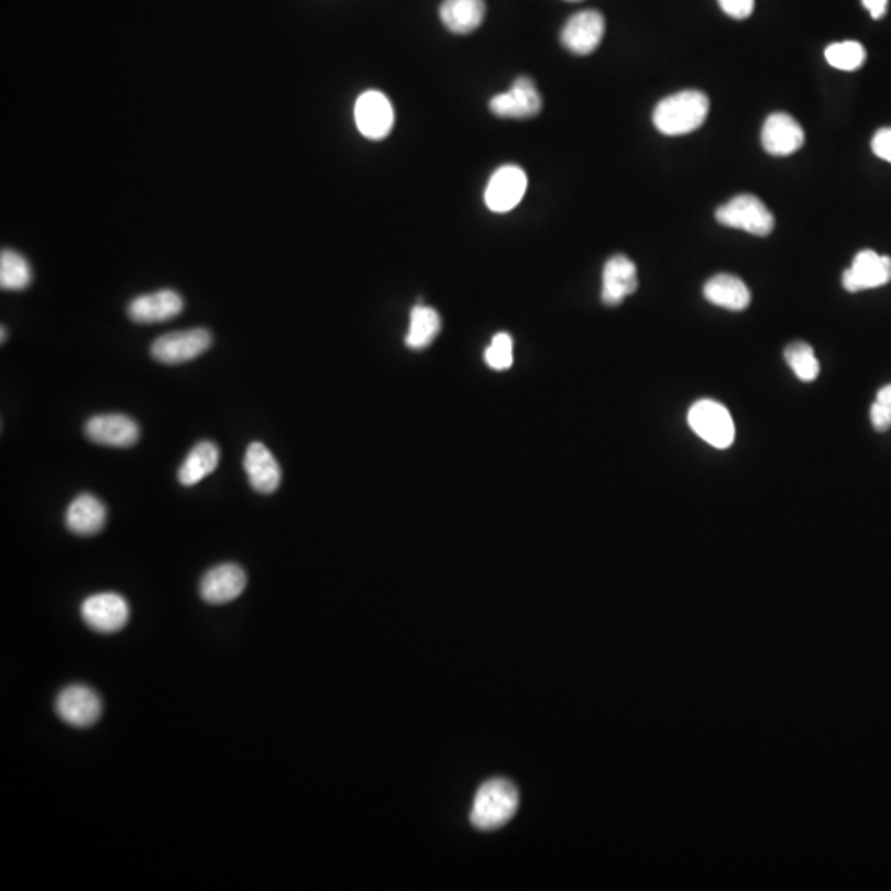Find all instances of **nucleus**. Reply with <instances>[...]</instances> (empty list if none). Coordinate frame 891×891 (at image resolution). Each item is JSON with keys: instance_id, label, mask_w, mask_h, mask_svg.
I'll return each instance as SVG.
<instances>
[{"instance_id": "obj_1", "label": "nucleus", "mask_w": 891, "mask_h": 891, "mask_svg": "<svg viewBox=\"0 0 891 891\" xmlns=\"http://www.w3.org/2000/svg\"><path fill=\"white\" fill-rule=\"evenodd\" d=\"M710 101L696 89L667 96L653 109L652 121L663 135H683L696 131L708 116Z\"/></svg>"}, {"instance_id": "obj_2", "label": "nucleus", "mask_w": 891, "mask_h": 891, "mask_svg": "<svg viewBox=\"0 0 891 891\" xmlns=\"http://www.w3.org/2000/svg\"><path fill=\"white\" fill-rule=\"evenodd\" d=\"M517 809V788L507 779H491L475 794L471 822L479 831H494L507 824Z\"/></svg>"}, {"instance_id": "obj_3", "label": "nucleus", "mask_w": 891, "mask_h": 891, "mask_svg": "<svg viewBox=\"0 0 891 891\" xmlns=\"http://www.w3.org/2000/svg\"><path fill=\"white\" fill-rule=\"evenodd\" d=\"M716 221L756 237H768L774 230V217L755 195H736L716 210Z\"/></svg>"}, {"instance_id": "obj_4", "label": "nucleus", "mask_w": 891, "mask_h": 891, "mask_svg": "<svg viewBox=\"0 0 891 891\" xmlns=\"http://www.w3.org/2000/svg\"><path fill=\"white\" fill-rule=\"evenodd\" d=\"M689 425L698 438L716 449L735 441V422L725 406L713 399H700L689 411Z\"/></svg>"}, {"instance_id": "obj_5", "label": "nucleus", "mask_w": 891, "mask_h": 891, "mask_svg": "<svg viewBox=\"0 0 891 891\" xmlns=\"http://www.w3.org/2000/svg\"><path fill=\"white\" fill-rule=\"evenodd\" d=\"M211 333L204 327L197 329L178 330L157 337L152 343L151 353L157 362L165 365H178L190 362L210 349Z\"/></svg>"}, {"instance_id": "obj_6", "label": "nucleus", "mask_w": 891, "mask_h": 891, "mask_svg": "<svg viewBox=\"0 0 891 891\" xmlns=\"http://www.w3.org/2000/svg\"><path fill=\"white\" fill-rule=\"evenodd\" d=\"M82 620L99 634H114L129 620V604L118 593H96L82 601Z\"/></svg>"}, {"instance_id": "obj_7", "label": "nucleus", "mask_w": 891, "mask_h": 891, "mask_svg": "<svg viewBox=\"0 0 891 891\" xmlns=\"http://www.w3.org/2000/svg\"><path fill=\"white\" fill-rule=\"evenodd\" d=\"M56 715L75 728H88L101 716L102 705L98 693L88 685L65 686L55 700Z\"/></svg>"}, {"instance_id": "obj_8", "label": "nucleus", "mask_w": 891, "mask_h": 891, "mask_svg": "<svg viewBox=\"0 0 891 891\" xmlns=\"http://www.w3.org/2000/svg\"><path fill=\"white\" fill-rule=\"evenodd\" d=\"M527 174L518 165H502L488 178L484 191L485 205L495 213L514 210L527 191Z\"/></svg>"}, {"instance_id": "obj_9", "label": "nucleus", "mask_w": 891, "mask_h": 891, "mask_svg": "<svg viewBox=\"0 0 891 891\" xmlns=\"http://www.w3.org/2000/svg\"><path fill=\"white\" fill-rule=\"evenodd\" d=\"M355 124L360 134L372 141L385 139L395 124L392 102L383 92L370 89L359 96L355 102Z\"/></svg>"}, {"instance_id": "obj_10", "label": "nucleus", "mask_w": 891, "mask_h": 891, "mask_svg": "<svg viewBox=\"0 0 891 891\" xmlns=\"http://www.w3.org/2000/svg\"><path fill=\"white\" fill-rule=\"evenodd\" d=\"M492 114L507 119L534 118L540 112L541 96L537 86L527 76L515 79L510 89L495 95L488 102Z\"/></svg>"}, {"instance_id": "obj_11", "label": "nucleus", "mask_w": 891, "mask_h": 891, "mask_svg": "<svg viewBox=\"0 0 891 891\" xmlns=\"http://www.w3.org/2000/svg\"><path fill=\"white\" fill-rule=\"evenodd\" d=\"M606 30L603 13L583 10L574 13L561 30V43L574 55H590L600 46Z\"/></svg>"}, {"instance_id": "obj_12", "label": "nucleus", "mask_w": 891, "mask_h": 891, "mask_svg": "<svg viewBox=\"0 0 891 891\" xmlns=\"http://www.w3.org/2000/svg\"><path fill=\"white\" fill-rule=\"evenodd\" d=\"M891 280V257L881 256L873 250H864L854 257V263L844 271L842 283L848 293L884 286Z\"/></svg>"}, {"instance_id": "obj_13", "label": "nucleus", "mask_w": 891, "mask_h": 891, "mask_svg": "<svg viewBox=\"0 0 891 891\" xmlns=\"http://www.w3.org/2000/svg\"><path fill=\"white\" fill-rule=\"evenodd\" d=\"M85 435L96 444L109 448H131L138 442L141 431L138 422L125 415H98L88 419L85 425Z\"/></svg>"}, {"instance_id": "obj_14", "label": "nucleus", "mask_w": 891, "mask_h": 891, "mask_svg": "<svg viewBox=\"0 0 891 891\" xmlns=\"http://www.w3.org/2000/svg\"><path fill=\"white\" fill-rule=\"evenodd\" d=\"M246 587V573L234 563L218 564L204 574L200 596L205 603L220 606L237 600Z\"/></svg>"}, {"instance_id": "obj_15", "label": "nucleus", "mask_w": 891, "mask_h": 891, "mask_svg": "<svg viewBox=\"0 0 891 891\" xmlns=\"http://www.w3.org/2000/svg\"><path fill=\"white\" fill-rule=\"evenodd\" d=\"M804 129L785 112H774L762 125V147L771 155L794 154L804 144Z\"/></svg>"}, {"instance_id": "obj_16", "label": "nucleus", "mask_w": 891, "mask_h": 891, "mask_svg": "<svg viewBox=\"0 0 891 891\" xmlns=\"http://www.w3.org/2000/svg\"><path fill=\"white\" fill-rule=\"evenodd\" d=\"M184 309L180 294L172 289L155 290L135 297L128 306V316L134 322L157 323L174 319Z\"/></svg>"}, {"instance_id": "obj_17", "label": "nucleus", "mask_w": 891, "mask_h": 891, "mask_svg": "<svg viewBox=\"0 0 891 891\" xmlns=\"http://www.w3.org/2000/svg\"><path fill=\"white\" fill-rule=\"evenodd\" d=\"M637 267L623 254L609 257L604 264L601 297L606 306H619L627 296L636 293Z\"/></svg>"}, {"instance_id": "obj_18", "label": "nucleus", "mask_w": 891, "mask_h": 891, "mask_svg": "<svg viewBox=\"0 0 891 891\" xmlns=\"http://www.w3.org/2000/svg\"><path fill=\"white\" fill-rule=\"evenodd\" d=\"M244 471L254 491L271 494L280 484V468L263 442H251L244 454Z\"/></svg>"}, {"instance_id": "obj_19", "label": "nucleus", "mask_w": 891, "mask_h": 891, "mask_svg": "<svg viewBox=\"0 0 891 891\" xmlns=\"http://www.w3.org/2000/svg\"><path fill=\"white\" fill-rule=\"evenodd\" d=\"M106 518L108 512L105 504L95 495L81 494L66 508L65 524L73 534L89 537L105 528Z\"/></svg>"}, {"instance_id": "obj_20", "label": "nucleus", "mask_w": 891, "mask_h": 891, "mask_svg": "<svg viewBox=\"0 0 891 891\" xmlns=\"http://www.w3.org/2000/svg\"><path fill=\"white\" fill-rule=\"evenodd\" d=\"M703 296L713 306L728 310H745L751 302V293L739 277L732 274H716L706 280Z\"/></svg>"}, {"instance_id": "obj_21", "label": "nucleus", "mask_w": 891, "mask_h": 891, "mask_svg": "<svg viewBox=\"0 0 891 891\" xmlns=\"http://www.w3.org/2000/svg\"><path fill=\"white\" fill-rule=\"evenodd\" d=\"M442 25L449 32L465 35L481 26L485 16L484 0H444L439 9Z\"/></svg>"}, {"instance_id": "obj_22", "label": "nucleus", "mask_w": 891, "mask_h": 891, "mask_svg": "<svg viewBox=\"0 0 891 891\" xmlns=\"http://www.w3.org/2000/svg\"><path fill=\"white\" fill-rule=\"evenodd\" d=\"M220 462V449L215 442L201 441L188 452L185 461L178 469V482L185 487L198 484L217 469Z\"/></svg>"}, {"instance_id": "obj_23", "label": "nucleus", "mask_w": 891, "mask_h": 891, "mask_svg": "<svg viewBox=\"0 0 891 891\" xmlns=\"http://www.w3.org/2000/svg\"><path fill=\"white\" fill-rule=\"evenodd\" d=\"M441 332V317L432 307L415 306L409 316V329L406 333V345L411 350H425L435 342Z\"/></svg>"}, {"instance_id": "obj_24", "label": "nucleus", "mask_w": 891, "mask_h": 891, "mask_svg": "<svg viewBox=\"0 0 891 891\" xmlns=\"http://www.w3.org/2000/svg\"><path fill=\"white\" fill-rule=\"evenodd\" d=\"M32 267L25 256L13 250L0 253V286L3 290H22L32 283Z\"/></svg>"}, {"instance_id": "obj_25", "label": "nucleus", "mask_w": 891, "mask_h": 891, "mask_svg": "<svg viewBox=\"0 0 891 891\" xmlns=\"http://www.w3.org/2000/svg\"><path fill=\"white\" fill-rule=\"evenodd\" d=\"M784 359L794 375L802 382H812V380L817 378L818 372H821L814 349L809 343L794 342L785 346Z\"/></svg>"}, {"instance_id": "obj_26", "label": "nucleus", "mask_w": 891, "mask_h": 891, "mask_svg": "<svg viewBox=\"0 0 891 891\" xmlns=\"http://www.w3.org/2000/svg\"><path fill=\"white\" fill-rule=\"evenodd\" d=\"M867 58L864 45L858 42H838L832 43L825 48V59L828 65L834 68L842 69V72H855L860 68Z\"/></svg>"}, {"instance_id": "obj_27", "label": "nucleus", "mask_w": 891, "mask_h": 891, "mask_svg": "<svg viewBox=\"0 0 891 891\" xmlns=\"http://www.w3.org/2000/svg\"><path fill=\"white\" fill-rule=\"evenodd\" d=\"M485 362L492 370H507L514 363V340L508 333H495L491 345L485 349Z\"/></svg>"}, {"instance_id": "obj_28", "label": "nucleus", "mask_w": 891, "mask_h": 891, "mask_svg": "<svg viewBox=\"0 0 891 891\" xmlns=\"http://www.w3.org/2000/svg\"><path fill=\"white\" fill-rule=\"evenodd\" d=\"M870 419L878 432L891 428V385L883 386L878 392L877 399L870 408Z\"/></svg>"}, {"instance_id": "obj_29", "label": "nucleus", "mask_w": 891, "mask_h": 891, "mask_svg": "<svg viewBox=\"0 0 891 891\" xmlns=\"http://www.w3.org/2000/svg\"><path fill=\"white\" fill-rule=\"evenodd\" d=\"M719 7L726 15L736 20H745L755 10V0H718Z\"/></svg>"}, {"instance_id": "obj_30", "label": "nucleus", "mask_w": 891, "mask_h": 891, "mask_svg": "<svg viewBox=\"0 0 891 891\" xmlns=\"http://www.w3.org/2000/svg\"><path fill=\"white\" fill-rule=\"evenodd\" d=\"M871 151L877 157L891 164V128H881L871 139Z\"/></svg>"}, {"instance_id": "obj_31", "label": "nucleus", "mask_w": 891, "mask_h": 891, "mask_svg": "<svg viewBox=\"0 0 891 891\" xmlns=\"http://www.w3.org/2000/svg\"><path fill=\"white\" fill-rule=\"evenodd\" d=\"M861 3L875 20L883 19L887 15L888 0H861Z\"/></svg>"}, {"instance_id": "obj_32", "label": "nucleus", "mask_w": 891, "mask_h": 891, "mask_svg": "<svg viewBox=\"0 0 891 891\" xmlns=\"http://www.w3.org/2000/svg\"><path fill=\"white\" fill-rule=\"evenodd\" d=\"M2 342H6V327L2 326Z\"/></svg>"}]
</instances>
